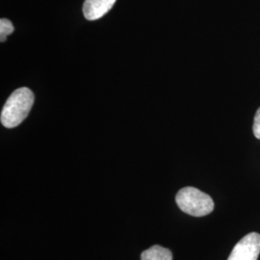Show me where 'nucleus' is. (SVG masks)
<instances>
[{"label": "nucleus", "instance_id": "obj_2", "mask_svg": "<svg viewBox=\"0 0 260 260\" xmlns=\"http://www.w3.org/2000/svg\"><path fill=\"white\" fill-rule=\"evenodd\" d=\"M176 202L181 211L194 217H204L214 210L212 198L194 187L180 189Z\"/></svg>", "mask_w": 260, "mask_h": 260}, {"label": "nucleus", "instance_id": "obj_4", "mask_svg": "<svg viewBox=\"0 0 260 260\" xmlns=\"http://www.w3.org/2000/svg\"><path fill=\"white\" fill-rule=\"evenodd\" d=\"M116 0H85L84 17L88 20H96L106 15L114 6Z\"/></svg>", "mask_w": 260, "mask_h": 260}, {"label": "nucleus", "instance_id": "obj_6", "mask_svg": "<svg viewBox=\"0 0 260 260\" xmlns=\"http://www.w3.org/2000/svg\"><path fill=\"white\" fill-rule=\"evenodd\" d=\"M14 32V25L9 19H0V41L1 43L6 41V38Z\"/></svg>", "mask_w": 260, "mask_h": 260}, {"label": "nucleus", "instance_id": "obj_3", "mask_svg": "<svg viewBox=\"0 0 260 260\" xmlns=\"http://www.w3.org/2000/svg\"><path fill=\"white\" fill-rule=\"evenodd\" d=\"M260 254V234L251 233L238 242L228 260H257Z\"/></svg>", "mask_w": 260, "mask_h": 260}, {"label": "nucleus", "instance_id": "obj_1", "mask_svg": "<svg viewBox=\"0 0 260 260\" xmlns=\"http://www.w3.org/2000/svg\"><path fill=\"white\" fill-rule=\"evenodd\" d=\"M34 100V93L26 87L19 88L13 92L1 111L0 121L2 125L7 128L19 125L29 115Z\"/></svg>", "mask_w": 260, "mask_h": 260}, {"label": "nucleus", "instance_id": "obj_7", "mask_svg": "<svg viewBox=\"0 0 260 260\" xmlns=\"http://www.w3.org/2000/svg\"><path fill=\"white\" fill-rule=\"evenodd\" d=\"M252 131H253V135L255 136V138L260 140V107L257 109V111L255 113V116H254Z\"/></svg>", "mask_w": 260, "mask_h": 260}, {"label": "nucleus", "instance_id": "obj_5", "mask_svg": "<svg viewBox=\"0 0 260 260\" xmlns=\"http://www.w3.org/2000/svg\"><path fill=\"white\" fill-rule=\"evenodd\" d=\"M141 260H173V253L169 249L154 245L142 252Z\"/></svg>", "mask_w": 260, "mask_h": 260}]
</instances>
